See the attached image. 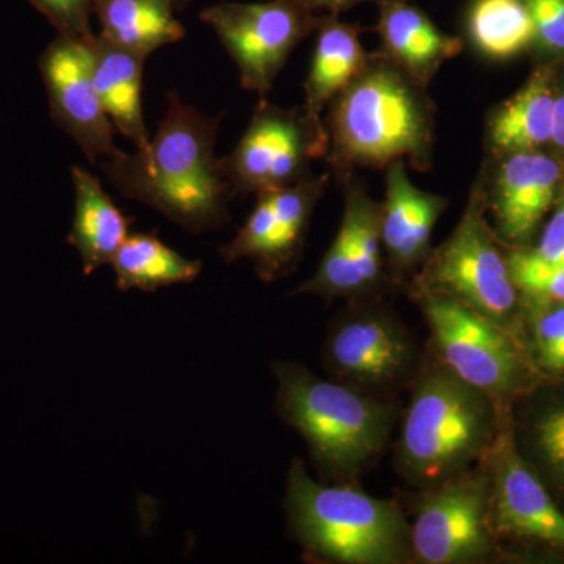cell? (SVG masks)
<instances>
[{
  "instance_id": "1",
  "label": "cell",
  "mask_w": 564,
  "mask_h": 564,
  "mask_svg": "<svg viewBox=\"0 0 564 564\" xmlns=\"http://www.w3.org/2000/svg\"><path fill=\"white\" fill-rule=\"evenodd\" d=\"M218 122L169 93L155 135L143 148L102 161V172L124 198L161 212L185 231L220 228L232 191L215 155Z\"/></svg>"
},
{
  "instance_id": "2",
  "label": "cell",
  "mask_w": 564,
  "mask_h": 564,
  "mask_svg": "<svg viewBox=\"0 0 564 564\" xmlns=\"http://www.w3.org/2000/svg\"><path fill=\"white\" fill-rule=\"evenodd\" d=\"M441 364L421 378L400 432V469L433 488L481 462L499 432L505 404Z\"/></svg>"
},
{
  "instance_id": "3",
  "label": "cell",
  "mask_w": 564,
  "mask_h": 564,
  "mask_svg": "<svg viewBox=\"0 0 564 564\" xmlns=\"http://www.w3.org/2000/svg\"><path fill=\"white\" fill-rule=\"evenodd\" d=\"M289 527L313 562L403 563L411 552V529L399 505L375 499L352 486L314 481L302 459L288 475Z\"/></svg>"
},
{
  "instance_id": "4",
  "label": "cell",
  "mask_w": 564,
  "mask_h": 564,
  "mask_svg": "<svg viewBox=\"0 0 564 564\" xmlns=\"http://www.w3.org/2000/svg\"><path fill=\"white\" fill-rule=\"evenodd\" d=\"M276 410L306 441L322 477L350 478L383 451L393 422L389 404L332 383L295 362H274Z\"/></svg>"
},
{
  "instance_id": "5",
  "label": "cell",
  "mask_w": 564,
  "mask_h": 564,
  "mask_svg": "<svg viewBox=\"0 0 564 564\" xmlns=\"http://www.w3.org/2000/svg\"><path fill=\"white\" fill-rule=\"evenodd\" d=\"M430 132L426 106L413 82L391 66L364 69L333 111L334 150L348 162L383 165L404 155L423 161Z\"/></svg>"
},
{
  "instance_id": "6",
  "label": "cell",
  "mask_w": 564,
  "mask_h": 564,
  "mask_svg": "<svg viewBox=\"0 0 564 564\" xmlns=\"http://www.w3.org/2000/svg\"><path fill=\"white\" fill-rule=\"evenodd\" d=\"M433 348L445 369L499 402H511L540 384L521 339L473 307L437 293H422Z\"/></svg>"
},
{
  "instance_id": "7",
  "label": "cell",
  "mask_w": 564,
  "mask_h": 564,
  "mask_svg": "<svg viewBox=\"0 0 564 564\" xmlns=\"http://www.w3.org/2000/svg\"><path fill=\"white\" fill-rule=\"evenodd\" d=\"M419 284L422 293H437L466 304L519 339L521 292L485 220L480 191L473 193L454 234L426 262Z\"/></svg>"
},
{
  "instance_id": "8",
  "label": "cell",
  "mask_w": 564,
  "mask_h": 564,
  "mask_svg": "<svg viewBox=\"0 0 564 564\" xmlns=\"http://www.w3.org/2000/svg\"><path fill=\"white\" fill-rule=\"evenodd\" d=\"M481 463L488 478V524L494 536L564 556V510L522 458L510 403L505 404L499 432Z\"/></svg>"
},
{
  "instance_id": "9",
  "label": "cell",
  "mask_w": 564,
  "mask_h": 564,
  "mask_svg": "<svg viewBox=\"0 0 564 564\" xmlns=\"http://www.w3.org/2000/svg\"><path fill=\"white\" fill-rule=\"evenodd\" d=\"M236 62L245 90L265 95L296 44L321 24L296 0L223 2L202 13Z\"/></svg>"
},
{
  "instance_id": "10",
  "label": "cell",
  "mask_w": 564,
  "mask_h": 564,
  "mask_svg": "<svg viewBox=\"0 0 564 564\" xmlns=\"http://www.w3.org/2000/svg\"><path fill=\"white\" fill-rule=\"evenodd\" d=\"M321 122L304 111H289L261 102L236 150L221 159L234 192H270L304 180L307 162L322 154Z\"/></svg>"
},
{
  "instance_id": "11",
  "label": "cell",
  "mask_w": 564,
  "mask_h": 564,
  "mask_svg": "<svg viewBox=\"0 0 564 564\" xmlns=\"http://www.w3.org/2000/svg\"><path fill=\"white\" fill-rule=\"evenodd\" d=\"M411 551L426 564L477 563L494 554L484 466L429 488L411 527Z\"/></svg>"
},
{
  "instance_id": "12",
  "label": "cell",
  "mask_w": 564,
  "mask_h": 564,
  "mask_svg": "<svg viewBox=\"0 0 564 564\" xmlns=\"http://www.w3.org/2000/svg\"><path fill=\"white\" fill-rule=\"evenodd\" d=\"M90 40L58 35L41 55L40 68L54 120L91 162H102L120 150L93 80Z\"/></svg>"
},
{
  "instance_id": "13",
  "label": "cell",
  "mask_w": 564,
  "mask_h": 564,
  "mask_svg": "<svg viewBox=\"0 0 564 564\" xmlns=\"http://www.w3.org/2000/svg\"><path fill=\"white\" fill-rule=\"evenodd\" d=\"M323 191L322 180H304L259 193L258 204L231 243L221 248L223 261L248 259L259 274L273 280L299 254L307 223Z\"/></svg>"
},
{
  "instance_id": "14",
  "label": "cell",
  "mask_w": 564,
  "mask_h": 564,
  "mask_svg": "<svg viewBox=\"0 0 564 564\" xmlns=\"http://www.w3.org/2000/svg\"><path fill=\"white\" fill-rule=\"evenodd\" d=\"M563 188L564 162L554 152L508 154L497 173L494 199L500 234L516 247L525 248Z\"/></svg>"
},
{
  "instance_id": "15",
  "label": "cell",
  "mask_w": 564,
  "mask_h": 564,
  "mask_svg": "<svg viewBox=\"0 0 564 564\" xmlns=\"http://www.w3.org/2000/svg\"><path fill=\"white\" fill-rule=\"evenodd\" d=\"M413 361L402 326L384 315L367 314L340 322L326 343V364L337 377L361 386L399 380Z\"/></svg>"
},
{
  "instance_id": "16",
  "label": "cell",
  "mask_w": 564,
  "mask_h": 564,
  "mask_svg": "<svg viewBox=\"0 0 564 564\" xmlns=\"http://www.w3.org/2000/svg\"><path fill=\"white\" fill-rule=\"evenodd\" d=\"M389 166L386 203L381 207V240L395 265L411 267L429 251L445 199L415 187L402 161Z\"/></svg>"
},
{
  "instance_id": "17",
  "label": "cell",
  "mask_w": 564,
  "mask_h": 564,
  "mask_svg": "<svg viewBox=\"0 0 564 564\" xmlns=\"http://www.w3.org/2000/svg\"><path fill=\"white\" fill-rule=\"evenodd\" d=\"M93 80L115 131L143 148L150 141L143 118V65L147 58L102 35L90 41Z\"/></svg>"
},
{
  "instance_id": "18",
  "label": "cell",
  "mask_w": 564,
  "mask_h": 564,
  "mask_svg": "<svg viewBox=\"0 0 564 564\" xmlns=\"http://www.w3.org/2000/svg\"><path fill=\"white\" fill-rule=\"evenodd\" d=\"M74 217L68 236L82 259L85 276L113 261L129 237L131 220L122 214L98 177L73 166Z\"/></svg>"
},
{
  "instance_id": "19",
  "label": "cell",
  "mask_w": 564,
  "mask_h": 564,
  "mask_svg": "<svg viewBox=\"0 0 564 564\" xmlns=\"http://www.w3.org/2000/svg\"><path fill=\"white\" fill-rule=\"evenodd\" d=\"M378 31L393 62L411 79L422 84L462 51V41L440 31L422 10L406 0H384Z\"/></svg>"
},
{
  "instance_id": "20",
  "label": "cell",
  "mask_w": 564,
  "mask_h": 564,
  "mask_svg": "<svg viewBox=\"0 0 564 564\" xmlns=\"http://www.w3.org/2000/svg\"><path fill=\"white\" fill-rule=\"evenodd\" d=\"M555 386L538 384L525 393L530 402L513 433L522 458L547 486L556 502L564 503V378Z\"/></svg>"
},
{
  "instance_id": "21",
  "label": "cell",
  "mask_w": 564,
  "mask_h": 564,
  "mask_svg": "<svg viewBox=\"0 0 564 564\" xmlns=\"http://www.w3.org/2000/svg\"><path fill=\"white\" fill-rule=\"evenodd\" d=\"M556 66L541 65L524 87L500 107L491 121V139L497 150L543 151L551 147L554 129Z\"/></svg>"
},
{
  "instance_id": "22",
  "label": "cell",
  "mask_w": 564,
  "mask_h": 564,
  "mask_svg": "<svg viewBox=\"0 0 564 564\" xmlns=\"http://www.w3.org/2000/svg\"><path fill=\"white\" fill-rule=\"evenodd\" d=\"M93 14L104 39L137 54L152 52L184 39V25L174 17L173 0H95Z\"/></svg>"
},
{
  "instance_id": "23",
  "label": "cell",
  "mask_w": 564,
  "mask_h": 564,
  "mask_svg": "<svg viewBox=\"0 0 564 564\" xmlns=\"http://www.w3.org/2000/svg\"><path fill=\"white\" fill-rule=\"evenodd\" d=\"M366 54L358 31L329 18L321 21L310 76L306 80L304 111L321 122L323 107L339 96L366 69Z\"/></svg>"
},
{
  "instance_id": "24",
  "label": "cell",
  "mask_w": 564,
  "mask_h": 564,
  "mask_svg": "<svg viewBox=\"0 0 564 564\" xmlns=\"http://www.w3.org/2000/svg\"><path fill=\"white\" fill-rule=\"evenodd\" d=\"M115 276L120 291L155 292L169 285L195 281L203 263L184 258L154 232L129 234L115 256Z\"/></svg>"
},
{
  "instance_id": "25",
  "label": "cell",
  "mask_w": 564,
  "mask_h": 564,
  "mask_svg": "<svg viewBox=\"0 0 564 564\" xmlns=\"http://www.w3.org/2000/svg\"><path fill=\"white\" fill-rule=\"evenodd\" d=\"M467 25L475 46L496 61L533 46V20L525 0H474Z\"/></svg>"
},
{
  "instance_id": "26",
  "label": "cell",
  "mask_w": 564,
  "mask_h": 564,
  "mask_svg": "<svg viewBox=\"0 0 564 564\" xmlns=\"http://www.w3.org/2000/svg\"><path fill=\"white\" fill-rule=\"evenodd\" d=\"M511 276L522 295L564 302V267L545 262L530 248H518L508 256Z\"/></svg>"
},
{
  "instance_id": "27",
  "label": "cell",
  "mask_w": 564,
  "mask_h": 564,
  "mask_svg": "<svg viewBox=\"0 0 564 564\" xmlns=\"http://www.w3.org/2000/svg\"><path fill=\"white\" fill-rule=\"evenodd\" d=\"M532 14L534 50L547 65L564 66V0H525Z\"/></svg>"
},
{
  "instance_id": "28",
  "label": "cell",
  "mask_w": 564,
  "mask_h": 564,
  "mask_svg": "<svg viewBox=\"0 0 564 564\" xmlns=\"http://www.w3.org/2000/svg\"><path fill=\"white\" fill-rule=\"evenodd\" d=\"M93 2L95 0H32L33 6L57 29L58 35L82 40L95 36L90 25Z\"/></svg>"
},
{
  "instance_id": "29",
  "label": "cell",
  "mask_w": 564,
  "mask_h": 564,
  "mask_svg": "<svg viewBox=\"0 0 564 564\" xmlns=\"http://www.w3.org/2000/svg\"><path fill=\"white\" fill-rule=\"evenodd\" d=\"M530 250L545 262L564 267V188L556 199L551 220L541 234L540 242Z\"/></svg>"
},
{
  "instance_id": "30",
  "label": "cell",
  "mask_w": 564,
  "mask_h": 564,
  "mask_svg": "<svg viewBox=\"0 0 564 564\" xmlns=\"http://www.w3.org/2000/svg\"><path fill=\"white\" fill-rule=\"evenodd\" d=\"M551 148L564 162V66H556L554 129H552Z\"/></svg>"
},
{
  "instance_id": "31",
  "label": "cell",
  "mask_w": 564,
  "mask_h": 564,
  "mask_svg": "<svg viewBox=\"0 0 564 564\" xmlns=\"http://www.w3.org/2000/svg\"><path fill=\"white\" fill-rule=\"evenodd\" d=\"M361 2H366V0H296L299 6H302L304 10L311 11V13L318 10H326L329 11L333 17Z\"/></svg>"
},
{
  "instance_id": "32",
  "label": "cell",
  "mask_w": 564,
  "mask_h": 564,
  "mask_svg": "<svg viewBox=\"0 0 564 564\" xmlns=\"http://www.w3.org/2000/svg\"><path fill=\"white\" fill-rule=\"evenodd\" d=\"M538 372L549 377L564 378V344L538 367Z\"/></svg>"
},
{
  "instance_id": "33",
  "label": "cell",
  "mask_w": 564,
  "mask_h": 564,
  "mask_svg": "<svg viewBox=\"0 0 564 564\" xmlns=\"http://www.w3.org/2000/svg\"><path fill=\"white\" fill-rule=\"evenodd\" d=\"M191 0H173L174 9H181V7L187 6Z\"/></svg>"
}]
</instances>
